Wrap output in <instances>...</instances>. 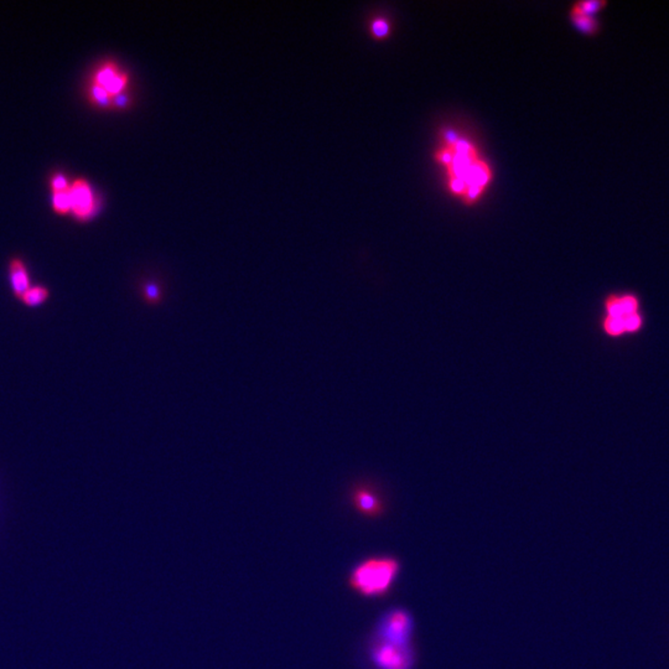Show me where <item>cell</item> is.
I'll list each match as a JSON object with an SVG mask.
<instances>
[{"mask_svg": "<svg viewBox=\"0 0 669 669\" xmlns=\"http://www.w3.org/2000/svg\"><path fill=\"white\" fill-rule=\"evenodd\" d=\"M436 159L444 164L449 175V188L470 202L475 201L491 179L487 164L479 159L476 149L462 139L450 138Z\"/></svg>", "mask_w": 669, "mask_h": 669, "instance_id": "obj_1", "label": "cell"}, {"mask_svg": "<svg viewBox=\"0 0 669 669\" xmlns=\"http://www.w3.org/2000/svg\"><path fill=\"white\" fill-rule=\"evenodd\" d=\"M646 325L644 300L636 291H613L603 297L599 327L605 338H636L644 331Z\"/></svg>", "mask_w": 669, "mask_h": 669, "instance_id": "obj_2", "label": "cell"}, {"mask_svg": "<svg viewBox=\"0 0 669 669\" xmlns=\"http://www.w3.org/2000/svg\"><path fill=\"white\" fill-rule=\"evenodd\" d=\"M402 564L392 556H374L357 563L348 575V588L366 599L387 596L398 580Z\"/></svg>", "mask_w": 669, "mask_h": 669, "instance_id": "obj_3", "label": "cell"}, {"mask_svg": "<svg viewBox=\"0 0 669 669\" xmlns=\"http://www.w3.org/2000/svg\"><path fill=\"white\" fill-rule=\"evenodd\" d=\"M415 620L407 608H394L379 618L373 639L388 644L409 646L413 644Z\"/></svg>", "mask_w": 669, "mask_h": 669, "instance_id": "obj_4", "label": "cell"}, {"mask_svg": "<svg viewBox=\"0 0 669 669\" xmlns=\"http://www.w3.org/2000/svg\"><path fill=\"white\" fill-rule=\"evenodd\" d=\"M369 658L377 669H414L417 651L414 644L400 646L373 639Z\"/></svg>", "mask_w": 669, "mask_h": 669, "instance_id": "obj_5", "label": "cell"}, {"mask_svg": "<svg viewBox=\"0 0 669 669\" xmlns=\"http://www.w3.org/2000/svg\"><path fill=\"white\" fill-rule=\"evenodd\" d=\"M71 194V211L80 219H87L92 215L96 202L92 190L85 180H77L70 186Z\"/></svg>", "mask_w": 669, "mask_h": 669, "instance_id": "obj_6", "label": "cell"}, {"mask_svg": "<svg viewBox=\"0 0 669 669\" xmlns=\"http://www.w3.org/2000/svg\"><path fill=\"white\" fill-rule=\"evenodd\" d=\"M352 505L357 510L360 515L364 517L382 516L384 513L383 501L379 498V495L368 487H356L352 492Z\"/></svg>", "mask_w": 669, "mask_h": 669, "instance_id": "obj_7", "label": "cell"}, {"mask_svg": "<svg viewBox=\"0 0 669 669\" xmlns=\"http://www.w3.org/2000/svg\"><path fill=\"white\" fill-rule=\"evenodd\" d=\"M127 82H128V76L119 71L114 63L108 62L98 70L93 83L106 90L112 97H114L122 92L124 87L127 86Z\"/></svg>", "mask_w": 669, "mask_h": 669, "instance_id": "obj_8", "label": "cell"}, {"mask_svg": "<svg viewBox=\"0 0 669 669\" xmlns=\"http://www.w3.org/2000/svg\"><path fill=\"white\" fill-rule=\"evenodd\" d=\"M9 276L13 293L16 299L20 300L21 297L31 288L30 276L24 262L21 259H13L9 266Z\"/></svg>", "mask_w": 669, "mask_h": 669, "instance_id": "obj_9", "label": "cell"}, {"mask_svg": "<svg viewBox=\"0 0 669 669\" xmlns=\"http://www.w3.org/2000/svg\"><path fill=\"white\" fill-rule=\"evenodd\" d=\"M50 297V290L47 286H31L29 290L21 297V302L27 307H37L47 302V299Z\"/></svg>", "mask_w": 669, "mask_h": 669, "instance_id": "obj_10", "label": "cell"}, {"mask_svg": "<svg viewBox=\"0 0 669 669\" xmlns=\"http://www.w3.org/2000/svg\"><path fill=\"white\" fill-rule=\"evenodd\" d=\"M570 18H572V24L575 25L577 30L582 31L584 34L594 35L595 32H598L599 23L595 16H582V14L572 13Z\"/></svg>", "mask_w": 669, "mask_h": 669, "instance_id": "obj_11", "label": "cell"}, {"mask_svg": "<svg viewBox=\"0 0 669 669\" xmlns=\"http://www.w3.org/2000/svg\"><path fill=\"white\" fill-rule=\"evenodd\" d=\"M605 6H606V1H600V0L582 1V3H577L575 6H572V13L594 16Z\"/></svg>", "mask_w": 669, "mask_h": 669, "instance_id": "obj_12", "label": "cell"}, {"mask_svg": "<svg viewBox=\"0 0 669 669\" xmlns=\"http://www.w3.org/2000/svg\"><path fill=\"white\" fill-rule=\"evenodd\" d=\"M54 209L59 214H67L72 209L70 188L63 191L54 192Z\"/></svg>", "mask_w": 669, "mask_h": 669, "instance_id": "obj_13", "label": "cell"}, {"mask_svg": "<svg viewBox=\"0 0 669 669\" xmlns=\"http://www.w3.org/2000/svg\"><path fill=\"white\" fill-rule=\"evenodd\" d=\"M112 96L106 90L99 87L96 83H92L91 99L93 102L97 103L98 106H101V107H109L111 103H112Z\"/></svg>", "mask_w": 669, "mask_h": 669, "instance_id": "obj_14", "label": "cell"}, {"mask_svg": "<svg viewBox=\"0 0 669 669\" xmlns=\"http://www.w3.org/2000/svg\"><path fill=\"white\" fill-rule=\"evenodd\" d=\"M144 297H145V300L150 302V304H156V302H160L161 293H160V289H159L158 286H155V284H147V286H144Z\"/></svg>", "mask_w": 669, "mask_h": 669, "instance_id": "obj_15", "label": "cell"}, {"mask_svg": "<svg viewBox=\"0 0 669 669\" xmlns=\"http://www.w3.org/2000/svg\"><path fill=\"white\" fill-rule=\"evenodd\" d=\"M389 26L387 21L382 20V19H379V20L374 21L372 25V32L373 35L379 39H382L384 36L388 34Z\"/></svg>", "mask_w": 669, "mask_h": 669, "instance_id": "obj_16", "label": "cell"}, {"mask_svg": "<svg viewBox=\"0 0 669 669\" xmlns=\"http://www.w3.org/2000/svg\"><path fill=\"white\" fill-rule=\"evenodd\" d=\"M51 188L52 190H54V192H59V191H63V190L68 189L70 185L67 183V179L65 176L57 174L52 178Z\"/></svg>", "mask_w": 669, "mask_h": 669, "instance_id": "obj_17", "label": "cell"}]
</instances>
